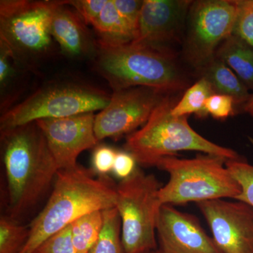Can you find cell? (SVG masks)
I'll use <instances>...</instances> for the list:
<instances>
[{"label": "cell", "instance_id": "6da1fadb", "mask_svg": "<svg viewBox=\"0 0 253 253\" xmlns=\"http://www.w3.org/2000/svg\"><path fill=\"white\" fill-rule=\"evenodd\" d=\"M1 154L6 181L4 214L21 223L51 194L59 169L36 122L1 130Z\"/></svg>", "mask_w": 253, "mask_h": 253}, {"label": "cell", "instance_id": "7a4b0ae2", "mask_svg": "<svg viewBox=\"0 0 253 253\" xmlns=\"http://www.w3.org/2000/svg\"><path fill=\"white\" fill-rule=\"evenodd\" d=\"M78 165L59 169L47 201L29 224V238L21 253H33L46 239L78 218L114 208L116 185L107 177Z\"/></svg>", "mask_w": 253, "mask_h": 253}, {"label": "cell", "instance_id": "3957f363", "mask_svg": "<svg viewBox=\"0 0 253 253\" xmlns=\"http://www.w3.org/2000/svg\"><path fill=\"white\" fill-rule=\"evenodd\" d=\"M96 66L113 91L148 86L169 94L184 89L185 78L172 54L161 48L136 44H98Z\"/></svg>", "mask_w": 253, "mask_h": 253}, {"label": "cell", "instance_id": "277c9868", "mask_svg": "<svg viewBox=\"0 0 253 253\" xmlns=\"http://www.w3.org/2000/svg\"><path fill=\"white\" fill-rule=\"evenodd\" d=\"M174 101L166 95L156 106L146 124L128 136L125 149L141 166H157L163 158L175 156L180 151H199L224 158L240 159L234 150L212 142L190 126L188 117L171 113Z\"/></svg>", "mask_w": 253, "mask_h": 253}, {"label": "cell", "instance_id": "5b68a950", "mask_svg": "<svg viewBox=\"0 0 253 253\" xmlns=\"http://www.w3.org/2000/svg\"><path fill=\"white\" fill-rule=\"evenodd\" d=\"M226 161L204 154L191 159L163 158L156 167L168 172L169 179L160 189L161 203L174 206L211 200H236L241 194V186L226 167Z\"/></svg>", "mask_w": 253, "mask_h": 253}, {"label": "cell", "instance_id": "8992f818", "mask_svg": "<svg viewBox=\"0 0 253 253\" xmlns=\"http://www.w3.org/2000/svg\"><path fill=\"white\" fill-rule=\"evenodd\" d=\"M156 176L136 168L116 185L115 207L119 212L125 253H149L157 247L156 228L163 206Z\"/></svg>", "mask_w": 253, "mask_h": 253}, {"label": "cell", "instance_id": "52a82bcc", "mask_svg": "<svg viewBox=\"0 0 253 253\" xmlns=\"http://www.w3.org/2000/svg\"><path fill=\"white\" fill-rule=\"evenodd\" d=\"M111 95L106 91L74 83H55L43 86L1 116V131L48 118L71 117L102 111Z\"/></svg>", "mask_w": 253, "mask_h": 253}, {"label": "cell", "instance_id": "ba28073f", "mask_svg": "<svg viewBox=\"0 0 253 253\" xmlns=\"http://www.w3.org/2000/svg\"><path fill=\"white\" fill-rule=\"evenodd\" d=\"M60 1L1 0L0 41L14 56L43 54L51 42L53 15Z\"/></svg>", "mask_w": 253, "mask_h": 253}, {"label": "cell", "instance_id": "9c48e42d", "mask_svg": "<svg viewBox=\"0 0 253 253\" xmlns=\"http://www.w3.org/2000/svg\"><path fill=\"white\" fill-rule=\"evenodd\" d=\"M237 11L238 0L193 1L185 54L195 67L204 69L215 58L218 48L233 35Z\"/></svg>", "mask_w": 253, "mask_h": 253}, {"label": "cell", "instance_id": "30bf717a", "mask_svg": "<svg viewBox=\"0 0 253 253\" xmlns=\"http://www.w3.org/2000/svg\"><path fill=\"white\" fill-rule=\"evenodd\" d=\"M168 94L148 86L116 91L109 105L95 116L98 140L118 139L146 124L156 106Z\"/></svg>", "mask_w": 253, "mask_h": 253}, {"label": "cell", "instance_id": "8fae6325", "mask_svg": "<svg viewBox=\"0 0 253 253\" xmlns=\"http://www.w3.org/2000/svg\"><path fill=\"white\" fill-rule=\"evenodd\" d=\"M221 253H253V208L242 201L215 199L196 204Z\"/></svg>", "mask_w": 253, "mask_h": 253}, {"label": "cell", "instance_id": "7c38bea8", "mask_svg": "<svg viewBox=\"0 0 253 253\" xmlns=\"http://www.w3.org/2000/svg\"><path fill=\"white\" fill-rule=\"evenodd\" d=\"M95 116L88 113L36 121L59 169L76 167L80 154L99 142L94 131Z\"/></svg>", "mask_w": 253, "mask_h": 253}, {"label": "cell", "instance_id": "4fadbf2b", "mask_svg": "<svg viewBox=\"0 0 253 253\" xmlns=\"http://www.w3.org/2000/svg\"><path fill=\"white\" fill-rule=\"evenodd\" d=\"M158 253H221L199 219L170 205H163L156 228Z\"/></svg>", "mask_w": 253, "mask_h": 253}, {"label": "cell", "instance_id": "5bb4252c", "mask_svg": "<svg viewBox=\"0 0 253 253\" xmlns=\"http://www.w3.org/2000/svg\"><path fill=\"white\" fill-rule=\"evenodd\" d=\"M183 0H144L133 42L160 47L180 31L192 4Z\"/></svg>", "mask_w": 253, "mask_h": 253}, {"label": "cell", "instance_id": "9a60e30c", "mask_svg": "<svg viewBox=\"0 0 253 253\" xmlns=\"http://www.w3.org/2000/svg\"><path fill=\"white\" fill-rule=\"evenodd\" d=\"M68 7L66 1H60L51 21V36L65 54L78 56L89 49V37L80 15Z\"/></svg>", "mask_w": 253, "mask_h": 253}, {"label": "cell", "instance_id": "2e32d148", "mask_svg": "<svg viewBox=\"0 0 253 253\" xmlns=\"http://www.w3.org/2000/svg\"><path fill=\"white\" fill-rule=\"evenodd\" d=\"M216 58L230 68L253 93V47L236 36L228 38L216 53Z\"/></svg>", "mask_w": 253, "mask_h": 253}, {"label": "cell", "instance_id": "e0dca14e", "mask_svg": "<svg viewBox=\"0 0 253 253\" xmlns=\"http://www.w3.org/2000/svg\"><path fill=\"white\" fill-rule=\"evenodd\" d=\"M203 70L204 77L211 83L215 93L231 96L236 104L244 106L251 98L252 93L247 86L221 60L214 58Z\"/></svg>", "mask_w": 253, "mask_h": 253}, {"label": "cell", "instance_id": "ac0fdd59", "mask_svg": "<svg viewBox=\"0 0 253 253\" xmlns=\"http://www.w3.org/2000/svg\"><path fill=\"white\" fill-rule=\"evenodd\" d=\"M93 27L99 35V42L104 44H128L135 38L133 31L118 13L113 0H108Z\"/></svg>", "mask_w": 253, "mask_h": 253}, {"label": "cell", "instance_id": "d6986e66", "mask_svg": "<svg viewBox=\"0 0 253 253\" xmlns=\"http://www.w3.org/2000/svg\"><path fill=\"white\" fill-rule=\"evenodd\" d=\"M122 226L116 207L103 211V226L89 253H123Z\"/></svg>", "mask_w": 253, "mask_h": 253}, {"label": "cell", "instance_id": "ffe728a7", "mask_svg": "<svg viewBox=\"0 0 253 253\" xmlns=\"http://www.w3.org/2000/svg\"><path fill=\"white\" fill-rule=\"evenodd\" d=\"M213 94H215V91L212 84L203 77L185 91L182 98L173 106L171 113L176 117H188L193 113L199 117L207 116L205 104Z\"/></svg>", "mask_w": 253, "mask_h": 253}, {"label": "cell", "instance_id": "44dd1931", "mask_svg": "<svg viewBox=\"0 0 253 253\" xmlns=\"http://www.w3.org/2000/svg\"><path fill=\"white\" fill-rule=\"evenodd\" d=\"M71 225L73 244L77 253H89L102 229L103 211L87 213Z\"/></svg>", "mask_w": 253, "mask_h": 253}, {"label": "cell", "instance_id": "7402d4cb", "mask_svg": "<svg viewBox=\"0 0 253 253\" xmlns=\"http://www.w3.org/2000/svg\"><path fill=\"white\" fill-rule=\"evenodd\" d=\"M29 234V226L3 214L0 218V253H21Z\"/></svg>", "mask_w": 253, "mask_h": 253}, {"label": "cell", "instance_id": "603a6c76", "mask_svg": "<svg viewBox=\"0 0 253 253\" xmlns=\"http://www.w3.org/2000/svg\"><path fill=\"white\" fill-rule=\"evenodd\" d=\"M226 166L241 188L236 201H242L253 208V165L242 158L226 161Z\"/></svg>", "mask_w": 253, "mask_h": 253}, {"label": "cell", "instance_id": "cb8c5ba5", "mask_svg": "<svg viewBox=\"0 0 253 253\" xmlns=\"http://www.w3.org/2000/svg\"><path fill=\"white\" fill-rule=\"evenodd\" d=\"M233 35L253 47V0H238V11Z\"/></svg>", "mask_w": 253, "mask_h": 253}, {"label": "cell", "instance_id": "d4e9b609", "mask_svg": "<svg viewBox=\"0 0 253 253\" xmlns=\"http://www.w3.org/2000/svg\"><path fill=\"white\" fill-rule=\"evenodd\" d=\"M33 253H78L73 244L71 224L43 241Z\"/></svg>", "mask_w": 253, "mask_h": 253}, {"label": "cell", "instance_id": "484cf974", "mask_svg": "<svg viewBox=\"0 0 253 253\" xmlns=\"http://www.w3.org/2000/svg\"><path fill=\"white\" fill-rule=\"evenodd\" d=\"M235 101L228 95L213 94L210 96L205 104L206 114L211 115L218 120H224L234 113Z\"/></svg>", "mask_w": 253, "mask_h": 253}, {"label": "cell", "instance_id": "4316f807", "mask_svg": "<svg viewBox=\"0 0 253 253\" xmlns=\"http://www.w3.org/2000/svg\"><path fill=\"white\" fill-rule=\"evenodd\" d=\"M108 0H75L66 1V4L77 11L85 24L94 26L106 6Z\"/></svg>", "mask_w": 253, "mask_h": 253}, {"label": "cell", "instance_id": "83f0119b", "mask_svg": "<svg viewBox=\"0 0 253 253\" xmlns=\"http://www.w3.org/2000/svg\"><path fill=\"white\" fill-rule=\"evenodd\" d=\"M117 151L107 146H97L92 156V170L101 177H108L113 172L115 158Z\"/></svg>", "mask_w": 253, "mask_h": 253}, {"label": "cell", "instance_id": "f1b7e54d", "mask_svg": "<svg viewBox=\"0 0 253 253\" xmlns=\"http://www.w3.org/2000/svg\"><path fill=\"white\" fill-rule=\"evenodd\" d=\"M116 9L127 26L136 34L138 22L144 1L138 0H113ZM135 39V38H134Z\"/></svg>", "mask_w": 253, "mask_h": 253}, {"label": "cell", "instance_id": "f546056e", "mask_svg": "<svg viewBox=\"0 0 253 253\" xmlns=\"http://www.w3.org/2000/svg\"><path fill=\"white\" fill-rule=\"evenodd\" d=\"M136 163L135 158L129 153L117 151L112 172L116 177L124 180L135 172Z\"/></svg>", "mask_w": 253, "mask_h": 253}, {"label": "cell", "instance_id": "4dcf8cb0", "mask_svg": "<svg viewBox=\"0 0 253 253\" xmlns=\"http://www.w3.org/2000/svg\"><path fill=\"white\" fill-rule=\"evenodd\" d=\"M15 57L12 50L4 42L0 41V83L3 88L13 73L11 59Z\"/></svg>", "mask_w": 253, "mask_h": 253}, {"label": "cell", "instance_id": "1f68e13d", "mask_svg": "<svg viewBox=\"0 0 253 253\" xmlns=\"http://www.w3.org/2000/svg\"><path fill=\"white\" fill-rule=\"evenodd\" d=\"M244 110L246 113H249L251 117L253 118V93L251 94L249 101L244 105Z\"/></svg>", "mask_w": 253, "mask_h": 253}, {"label": "cell", "instance_id": "d6a6232c", "mask_svg": "<svg viewBox=\"0 0 253 253\" xmlns=\"http://www.w3.org/2000/svg\"><path fill=\"white\" fill-rule=\"evenodd\" d=\"M155 253H158V252Z\"/></svg>", "mask_w": 253, "mask_h": 253}]
</instances>
